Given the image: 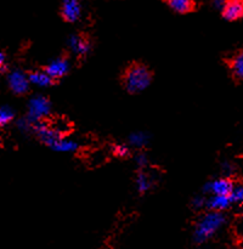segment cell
Listing matches in <instances>:
<instances>
[{
  "label": "cell",
  "instance_id": "8992f818",
  "mask_svg": "<svg viewBox=\"0 0 243 249\" xmlns=\"http://www.w3.org/2000/svg\"><path fill=\"white\" fill-rule=\"evenodd\" d=\"M7 83H9V87L12 90V92L17 95L26 94L29 89V85H31L28 75L19 70L12 71L11 73H9Z\"/></svg>",
  "mask_w": 243,
  "mask_h": 249
},
{
  "label": "cell",
  "instance_id": "3957f363",
  "mask_svg": "<svg viewBox=\"0 0 243 249\" xmlns=\"http://www.w3.org/2000/svg\"><path fill=\"white\" fill-rule=\"evenodd\" d=\"M51 113V102L45 96H34L29 100L27 118L33 124L43 122Z\"/></svg>",
  "mask_w": 243,
  "mask_h": 249
},
{
  "label": "cell",
  "instance_id": "7c38bea8",
  "mask_svg": "<svg viewBox=\"0 0 243 249\" xmlns=\"http://www.w3.org/2000/svg\"><path fill=\"white\" fill-rule=\"evenodd\" d=\"M29 83L39 88H48L52 84L55 80L45 72V71H34L28 74Z\"/></svg>",
  "mask_w": 243,
  "mask_h": 249
},
{
  "label": "cell",
  "instance_id": "6da1fadb",
  "mask_svg": "<svg viewBox=\"0 0 243 249\" xmlns=\"http://www.w3.org/2000/svg\"><path fill=\"white\" fill-rule=\"evenodd\" d=\"M152 82V73L142 63H133L123 73V87L130 94H139L147 89Z\"/></svg>",
  "mask_w": 243,
  "mask_h": 249
},
{
  "label": "cell",
  "instance_id": "9c48e42d",
  "mask_svg": "<svg viewBox=\"0 0 243 249\" xmlns=\"http://www.w3.org/2000/svg\"><path fill=\"white\" fill-rule=\"evenodd\" d=\"M61 14L65 21L75 22L82 16V4L79 0H62Z\"/></svg>",
  "mask_w": 243,
  "mask_h": 249
},
{
  "label": "cell",
  "instance_id": "44dd1931",
  "mask_svg": "<svg viewBox=\"0 0 243 249\" xmlns=\"http://www.w3.org/2000/svg\"><path fill=\"white\" fill-rule=\"evenodd\" d=\"M135 163L140 170L145 169V168L148 165V157L146 156V153H143V152L138 153L135 157Z\"/></svg>",
  "mask_w": 243,
  "mask_h": 249
},
{
  "label": "cell",
  "instance_id": "4fadbf2b",
  "mask_svg": "<svg viewBox=\"0 0 243 249\" xmlns=\"http://www.w3.org/2000/svg\"><path fill=\"white\" fill-rule=\"evenodd\" d=\"M78 147H79V145H78L75 141L62 136V138L58 139V140L56 141L55 145L51 147V150L56 151V152H61V153H70V152H75V151L78 150Z\"/></svg>",
  "mask_w": 243,
  "mask_h": 249
},
{
  "label": "cell",
  "instance_id": "ffe728a7",
  "mask_svg": "<svg viewBox=\"0 0 243 249\" xmlns=\"http://www.w3.org/2000/svg\"><path fill=\"white\" fill-rule=\"evenodd\" d=\"M112 152L116 157L119 158H124L128 157L130 155V147L128 145H124V143H117V145L113 146L112 148Z\"/></svg>",
  "mask_w": 243,
  "mask_h": 249
},
{
  "label": "cell",
  "instance_id": "e0dca14e",
  "mask_svg": "<svg viewBox=\"0 0 243 249\" xmlns=\"http://www.w3.org/2000/svg\"><path fill=\"white\" fill-rule=\"evenodd\" d=\"M150 141V136L148 134L143 133V131H135V133L130 134L128 139V145L133 146L135 148H142Z\"/></svg>",
  "mask_w": 243,
  "mask_h": 249
},
{
  "label": "cell",
  "instance_id": "7402d4cb",
  "mask_svg": "<svg viewBox=\"0 0 243 249\" xmlns=\"http://www.w3.org/2000/svg\"><path fill=\"white\" fill-rule=\"evenodd\" d=\"M17 125H18L19 130H22L23 133H27V131H31V130L33 131L34 124L32 123L28 118H23V119H19L18 123H17Z\"/></svg>",
  "mask_w": 243,
  "mask_h": 249
},
{
  "label": "cell",
  "instance_id": "603a6c76",
  "mask_svg": "<svg viewBox=\"0 0 243 249\" xmlns=\"http://www.w3.org/2000/svg\"><path fill=\"white\" fill-rule=\"evenodd\" d=\"M191 206H192V208L199 211V209H202L203 207L207 206V199L202 196L193 197V199L191 201Z\"/></svg>",
  "mask_w": 243,
  "mask_h": 249
},
{
  "label": "cell",
  "instance_id": "ba28073f",
  "mask_svg": "<svg viewBox=\"0 0 243 249\" xmlns=\"http://www.w3.org/2000/svg\"><path fill=\"white\" fill-rule=\"evenodd\" d=\"M67 45L69 50L78 57H84L91 50L90 41L84 36H80V34H72V36H69L67 40Z\"/></svg>",
  "mask_w": 243,
  "mask_h": 249
},
{
  "label": "cell",
  "instance_id": "52a82bcc",
  "mask_svg": "<svg viewBox=\"0 0 243 249\" xmlns=\"http://www.w3.org/2000/svg\"><path fill=\"white\" fill-rule=\"evenodd\" d=\"M233 186H235V184L230 179H227V178H219V179L207 182L203 186V191L204 194L219 195V196H230Z\"/></svg>",
  "mask_w": 243,
  "mask_h": 249
},
{
  "label": "cell",
  "instance_id": "5b68a950",
  "mask_svg": "<svg viewBox=\"0 0 243 249\" xmlns=\"http://www.w3.org/2000/svg\"><path fill=\"white\" fill-rule=\"evenodd\" d=\"M70 63L66 56H58V57L53 58L52 61L46 65L45 72L52 78L53 80H57L63 78L65 75H67V73L69 72Z\"/></svg>",
  "mask_w": 243,
  "mask_h": 249
},
{
  "label": "cell",
  "instance_id": "30bf717a",
  "mask_svg": "<svg viewBox=\"0 0 243 249\" xmlns=\"http://www.w3.org/2000/svg\"><path fill=\"white\" fill-rule=\"evenodd\" d=\"M221 11L227 21L241 18L243 17V0H226Z\"/></svg>",
  "mask_w": 243,
  "mask_h": 249
},
{
  "label": "cell",
  "instance_id": "d6986e66",
  "mask_svg": "<svg viewBox=\"0 0 243 249\" xmlns=\"http://www.w3.org/2000/svg\"><path fill=\"white\" fill-rule=\"evenodd\" d=\"M231 201L236 204H243V184L235 185L230 194Z\"/></svg>",
  "mask_w": 243,
  "mask_h": 249
},
{
  "label": "cell",
  "instance_id": "7a4b0ae2",
  "mask_svg": "<svg viewBox=\"0 0 243 249\" xmlns=\"http://www.w3.org/2000/svg\"><path fill=\"white\" fill-rule=\"evenodd\" d=\"M226 219L223 213L219 212H208L203 214L196 223L193 229V241L198 245L207 242L213 237L225 224Z\"/></svg>",
  "mask_w": 243,
  "mask_h": 249
},
{
  "label": "cell",
  "instance_id": "d4e9b609",
  "mask_svg": "<svg viewBox=\"0 0 243 249\" xmlns=\"http://www.w3.org/2000/svg\"><path fill=\"white\" fill-rule=\"evenodd\" d=\"M5 60H6V56L4 53H0V71H2L5 68Z\"/></svg>",
  "mask_w": 243,
  "mask_h": 249
},
{
  "label": "cell",
  "instance_id": "9a60e30c",
  "mask_svg": "<svg viewBox=\"0 0 243 249\" xmlns=\"http://www.w3.org/2000/svg\"><path fill=\"white\" fill-rule=\"evenodd\" d=\"M135 186L141 195L146 194L152 187V179L143 170H140L135 178Z\"/></svg>",
  "mask_w": 243,
  "mask_h": 249
},
{
  "label": "cell",
  "instance_id": "8fae6325",
  "mask_svg": "<svg viewBox=\"0 0 243 249\" xmlns=\"http://www.w3.org/2000/svg\"><path fill=\"white\" fill-rule=\"evenodd\" d=\"M232 204L230 196H219V195H211L208 199H207V208L211 212H219L223 213L224 211L230 208Z\"/></svg>",
  "mask_w": 243,
  "mask_h": 249
},
{
  "label": "cell",
  "instance_id": "5bb4252c",
  "mask_svg": "<svg viewBox=\"0 0 243 249\" xmlns=\"http://www.w3.org/2000/svg\"><path fill=\"white\" fill-rule=\"evenodd\" d=\"M230 70L233 77L238 80L243 79V51L233 55L230 60Z\"/></svg>",
  "mask_w": 243,
  "mask_h": 249
},
{
  "label": "cell",
  "instance_id": "2e32d148",
  "mask_svg": "<svg viewBox=\"0 0 243 249\" xmlns=\"http://www.w3.org/2000/svg\"><path fill=\"white\" fill-rule=\"evenodd\" d=\"M173 11L177 14H186L193 9V0H165Z\"/></svg>",
  "mask_w": 243,
  "mask_h": 249
},
{
  "label": "cell",
  "instance_id": "277c9868",
  "mask_svg": "<svg viewBox=\"0 0 243 249\" xmlns=\"http://www.w3.org/2000/svg\"><path fill=\"white\" fill-rule=\"evenodd\" d=\"M33 131L36 135V138H38L44 145H46L50 148L55 145V142L58 139H61L63 136L62 134L58 133L53 126L48 125V124L44 123V122L34 124Z\"/></svg>",
  "mask_w": 243,
  "mask_h": 249
},
{
  "label": "cell",
  "instance_id": "ac0fdd59",
  "mask_svg": "<svg viewBox=\"0 0 243 249\" xmlns=\"http://www.w3.org/2000/svg\"><path fill=\"white\" fill-rule=\"evenodd\" d=\"M14 111L10 107L0 106V128L9 124L14 119Z\"/></svg>",
  "mask_w": 243,
  "mask_h": 249
},
{
  "label": "cell",
  "instance_id": "cb8c5ba5",
  "mask_svg": "<svg viewBox=\"0 0 243 249\" xmlns=\"http://www.w3.org/2000/svg\"><path fill=\"white\" fill-rule=\"evenodd\" d=\"M225 5V0H213V6L218 10H223Z\"/></svg>",
  "mask_w": 243,
  "mask_h": 249
}]
</instances>
